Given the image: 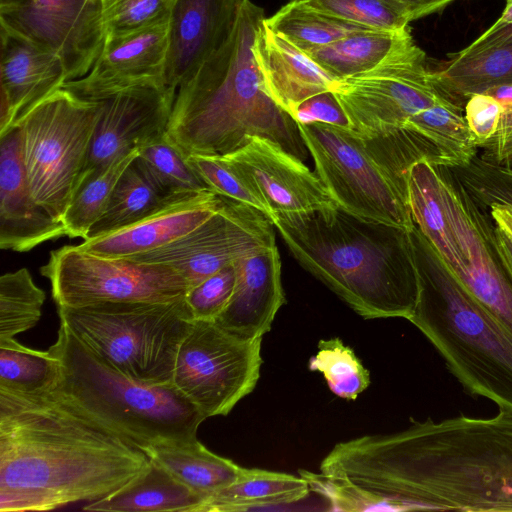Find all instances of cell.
Masks as SVG:
<instances>
[{"label":"cell","instance_id":"obj_1","mask_svg":"<svg viewBox=\"0 0 512 512\" xmlns=\"http://www.w3.org/2000/svg\"><path fill=\"white\" fill-rule=\"evenodd\" d=\"M412 422L336 444L311 489L341 511L512 512V413Z\"/></svg>","mask_w":512,"mask_h":512},{"label":"cell","instance_id":"obj_2","mask_svg":"<svg viewBox=\"0 0 512 512\" xmlns=\"http://www.w3.org/2000/svg\"><path fill=\"white\" fill-rule=\"evenodd\" d=\"M149 457L52 392L0 389V512L48 511L117 492Z\"/></svg>","mask_w":512,"mask_h":512},{"label":"cell","instance_id":"obj_3","mask_svg":"<svg viewBox=\"0 0 512 512\" xmlns=\"http://www.w3.org/2000/svg\"><path fill=\"white\" fill-rule=\"evenodd\" d=\"M265 18L263 8L242 0L223 44L177 87L165 135L185 157L226 155L259 136L306 159L298 124L267 92L253 55Z\"/></svg>","mask_w":512,"mask_h":512},{"label":"cell","instance_id":"obj_4","mask_svg":"<svg viewBox=\"0 0 512 512\" xmlns=\"http://www.w3.org/2000/svg\"><path fill=\"white\" fill-rule=\"evenodd\" d=\"M271 221L297 262L361 317L412 315L420 291L412 230L339 207Z\"/></svg>","mask_w":512,"mask_h":512},{"label":"cell","instance_id":"obj_5","mask_svg":"<svg viewBox=\"0 0 512 512\" xmlns=\"http://www.w3.org/2000/svg\"><path fill=\"white\" fill-rule=\"evenodd\" d=\"M420 291L409 317L467 392L512 413V330L447 268L415 226Z\"/></svg>","mask_w":512,"mask_h":512},{"label":"cell","instance_id":"obj_6","mask_svg":"<svg viewBox=\"0 0 512 512\" xmlns=\"http://www.w3.org/2000/svg\"><path fill=\"white\" fill-rule=\"evenodd\" d=\"M59 374L50 390L65 404L143 452L150 446L196 440L205 416L172 384L131 379L60 322L48 349Z\"/></svg>","mask_w":512,"mask_h":512},{"label":"cell","instance_id":"obj_7","mask_svg":"<svg viewBox=\"0 0 512 512\" xmlns=\"http://www.w3.org/2000/svg\"><path fill=\"white\" fill-rule=\"evenodd\" d=\"M60 322L131 379L172 384L179 347L194 322L185 298L57 307Z\"/></svg>","mask_w":512,"mask_h":512},{"label":"cell","instance_id":"obj_8","mask_svg":"<svg viewBox=\"0 0 512 512\" xmlns=\"http://www.w3.org/2000/svg\"><path fill=\"white\" fill-rule=\"evenodd\" d=\"M298 128L315 173L340 209L365 220L415 227L407 178L392 167L375 137L321 123Z\"/></svg>","mask_w":512,"mask_h":512},{"label":"cell","instance_id":"obj_9","mask_svg":"<svg viewBox=\"0 0 512 512\" xmlns=\"http://www.w3.org/2000/svg\"><path fill=\"white\" fill-rule=\"evenodd\" d=\"M100 113V101L62 88L18 124L19 149L35 200L62 221L84 168Z\"/></svg>","mask_w":512,"mask_h":512},{"label":"cell","instance_id":"obj_10","mask_svg":"<svg viewBox=\"0 0 512 512\" xmlns=\"http://www.w3.org/2000/svg\"><path fill=\"white\" fill-rule=\"evenodd\" d=\"M57 307L106 302H171L185 298L189 284L173 268L128 258H108L67 245L51 251L40 268Z\"/></svg>","mask_w":512,"mask_h":512},{"label":"cell","instance_id":"obj_11","mask_svg":"<svg viewBox=\"0 0 512 512\" xmlns=\"http://www.w3.org/2000/svg\"><path fill=\"white\" fill-rule=\"evenodd\" d=\"M262 337L247 339L215 320H194L176 357L172 385L205 418L226 416L260 377Z\"/></svg>","mask_w":512,"mask_h":512},{"label":"cell","instance_id":"obj_12","mask_svg":"<svg viewBox=\"0 0 512 512\" xmlns=\"http://www.w3.org/2000/svg\"><path fill=\"white\" fill-rule=\"evenodd\" d=\"M438 169L449 228L433 249L466 289L512 330V279L492 243L493 221L447 168Z\"/></svg>","mask_w":512,"mask_h":512},{"label":"cell","instance_id":"obj_13","mask_svg":"<svg viewBox=\"0 0 512 512\" xmlns=\"http://www.w3.org/2000/svg\"><path fill=\"white\" fill-rule=\"evenodd\" d=\"M425 60L413 42L375 68L338 80L332 91L353 129L363 135L399 130L414 115L451 97L432 80Z\"/></svg>","mask_w":512,"mask_h":512},{"label":"cell","instance_id":"obj_14","mask_svg":"<svg viewBox=\"0 0 512 512\" xmlns=\"http://www.w3.org/2000/svg\"><path fill=\"white\" fill-rule=\"evenodd\" d=\"M221 197L220 208L195 229L128 259L169 266L190 289L225 266L276 245L274 225L264 213Z\"/></svg>","mask_w":512,"mask_h":512},{"label":"cell","instance_id":"obj_15","mask_svg":"<svg viewBox=\"0 0 512 512\" xmlns=\"http://www.w3.org/2000/svg\"><path fill=\"white\" fill-rule=\"evenodd\" d=\"M0 24L55 52L67 82L90 71L106 37L100 2L90 0H0Z\"/></svg>","mask_w":512,"mask_h":512},{"label":"cell","instance_id":"obj_16","mask_svg":"<svg viewBox=\"0 0 512 512\" xmlns=\"http://www.w3.org/2000/svg\"><path fill=\"white\" fill-rule=\"evenodd\" d=\"M170 19L127 33L106 35L90 71L66 82L63 88L96 102L128 89L167 87Z\"/></svg>","mask_w":512,"mask_h":512},{"label":"cell","instance_id":"obj_17","mask_svg":"<svg viewBox=\"0 0 512 512\" xmlns=\"http://www.w3.org/2000/svg\"><path fill=\"white\" fill-rule=\"evenodd\" d=\"M224 156L249 180L273 216L338 208L316 173L267 138L249 136L244 146Z\"/></svg>","mask_w":512,"mask_h":512},{"label":"cell","instance_id":"obj_18","mask_svg":"<svg viewBox=\"0 0 512 512\" xmlns=\"http://www.w3.org/2000/svg\"><path fill=\"white\" fill-rule=\"evenodd\" d=\"M175 94L176 89L169 86L138 87L100 101L99 118L77 183L98 167L163 135Z\"/></svg>","mask_w":512,"mask_h":512},{"label":"cell","instance_id":"obj_19","mask_svg":"<svg viewBox=\"0 0 512 512\" xmlns=\"http://www.w3.org/2000/svg\"><path fill=\"white\" fill-rule=\"evenodd\" d=\"M0 39L1 135L62 89L67 76L61 58L43 45L4 26Z\"/></svg>","mask_w":512,"mask_h":512},{"label":"cell","instance_id":"obj_20","mask_svg":"<svg viewBox=\"0 0 512 512\" xmlns=\"http://www.w3.org/2000/svg\"><path fill=\"white\" fill-rule=\"evenodd\" d=\"M66 236L62 221L34 198L20 156L19 132L0 135V247L27 252Z\"/></svg>","mask_w":512,"mask_h":512},{"label":"cell","instance_id":"obj_21","mask_svg":"<svg viewBox=\"0 0 512 512\" xmlns=\"http://www.w3.org/2000/svg\"><path fill=\"white\" fill-rule=\"evenodd\" d=\"M242 0H178L170 19L166 81L177 87L225 41Z\"/></svg>","mask_w":512,"mask_h":512},{"label":"cell","instance_id":"obj_22","mask_svg":"<svg viewBox=\"0 0 512 512\" xmlns=\"http://www.w3.org/2000/svg\"><path fill=\"white\" fill-rule=\"evenodd\" d=\"M234 264L236 283L233 295L214 320L240 337H263L285 303L277 245L243 257Z\"/></svg>","mask_w":512,"mask_h":512},{"label":"cell","instance_id":"obj_23","mask_svg":"<svg viewBox=\"0 0 512 512\" xmlns=\"http://www.w3.org/2000/svg\"><path fill=\"white\" fill-rule=\"evenodd\" d=\"M252 51L267 92L291 116L303 101L332 91L338 81L273 32L264 20L256 31Z\"/></svg>","mask_w":512,"mask_h":512},{"label":"cell","instance_id":"obj_24","mask_svg":"<svg viewBox=\"0 0 512 512\" xmlns=\"http://www.w3.org/2000/svg\"><path fill=\"white\" fill-rule=\"evenodd\" d=\"M222 197L210 191L162 209L130 226L93 239L79 247L108 258H128L161 247L187 234L210 218Z\"/></svg>","mask_w":512,"mask_h":512},{"label":"cell","instance_id":"obj_25","mask_svg":"<svg viewBox=\"0 0 512 512\" xmlns=\"http://www.w3.org/2000/svg\"><path fill=\"white\" fill-rule=\"evenodd\" d=\"M207 496L179 480L150 460L134 481L104 498L88 502L89 512H202Z\"/></svg>","mask_w":512,"mask_h":512},{"label":"cell","instance_id":"obj_26","mask_svg":"<svg viewBox=\"0 0 512 512\" xmlns=\"http://www.w3.org/2000/svg\"><path fill=\"white\" fill-rule=\"evenodd\" d=\"M198 195L184 196L168 192L153 180L136 157L120 176L104 211L90 228L85 240L118 231Z\"/></svg>","mask_w":512,"mask_h":512},{"label":"cell","instance_id":"obj_27","mask_svg":"<svg viewBox=\"0 0 512 512\" xmlns=\"http://www.w3.org/2000/svg\"><path fill=\"white\" fill-rule=\"evenodd\" d=\"M310 492L302 476L241 467L231 484L207 496L202 512H232L298 502Z\"/></svg>","mask_w":512,"mask_h":512},{"label":"cell","instance_id":"obj_28","mask_svg":"<svg viewBox=\"0 0 512 512\" xmlns=\"http://www.w3.org/2000/svg\"><path fill=\"white\" fill-rule=\"evenodd\" d=\"M413 42L409 26L401 30H365L304 53L341 80L375 68Z\"/></svg>","mask_w":512,"mask_h":512},{"label":"cell","instance_id":"obj_29","mask_svg":"<svg viewBox=\"0 0 512 512\" xmlns=\"http://www.w3.org/2000/svg\"><path fill=\"white\" fill-rule=\"evenodd\" d=\"M144 453L177 480L206 496L231 484L241 470L235 462L208 450L198 439L153 445Z\"/></svg>","mask_w":512,"mask_h":512},{"label":"cell","instance_id":"obj_30","mask_svg":"<svg viewBox=\"0 0 512 512\" xmlns=\"http://www.w3.org/2000/svg\"><path fill=\"white\" fill-rule=\"evenodd\" d=\"M429 73L441 89L465 105L473 94L498 85L512 84V42L468 55L456 53Z\"/></svg>","mask_w":512,"mask_h":512},{"label":"cell","instance_id":"obj_31","mask_svg":"<svg viewBox=\"0 0 512 512\" xmlns=\"http://www.w3.org/2000/svg\"><path fill=\"white\" fill-rule=\"evenodd\" d=\"M264 22L303 52L356 32L374 30L313 10L298 0H291Z\"/></svg>","mask_w":512,"mask_h":512},{"label":"cell","instance_id":"obj_32","mask_svg":"<svg viewBox=\"0 0 512 512\" xmlns=\"http://www.w3.org/2000/svg\"><path fill=\"white\" fill-rule=\"evenodd\" d=\"M137 155L138 149L121 155L93 170L77 183L62 219L67 237L87 238L90 228L104 211L120 176Z\"/></svg>","mask_w":512,"mask_h":512},{"label":"cell","instance_id":"obj_33","mask_svg":"<svg viewBox=\"0 0 512 512\" xmlns=\"http://www.w3.org/2000/svg\"><path fill=\"white\" fill-rule=\"evenodd\" d=\"M58 374V361L48 350L28 348L15 338L0 340V389L44 393L54 387Z\"/></svg>","mask_w":512,"mask_h":512},{"label":"cell","instance_id":"obj_34","mask_svg":"<svg viewBox=\"0 0 512 512\" xmlns=\"http://www.w3.org/2000/svg\"><path fill=\"white\" fill-rule=\"evenodd\" d=\"M137 159L153 180L170 193L194 196L212 191L165 133L141 145Z\"/></svg>","mask_w":512,"mask_h":512},{"label":"cell","instance_id":"obj_35","mask_svg":"<svg viewBox=\"0 0 512 512\" xmlns=\"http://www.w3.org/2000/svg\"><path fill=\"white\" fill-rule=\"evenodd\" d=\"M46 295L29 270L20 268L0 277V340L15 338L40 320Z\"/></svg>","mask_w":512,"mask_h":512},{"label":"cell","instance_id":"obj_36","mask_svg":"<svg viewBox=\"0 0 512 512\" xmlns=\"http://www.w3.org/2000/svg\"><path fill=\"white\" fill-rule=\"evenodd\" d=\"M308 367L321 372L332 393L346 400L356 399L370 384L369 371L339 338L319 341Z\"/></svg>","mask_w":512,"mask_h":512},{"label":"cell","instance_id":"obj_37","mask_svg":"<svg viewBox=\"0 0 512 512\" xmlns=\"http://www.w3.org/2000/svg\"><path fill=\"white\" fill-rule=\"evenodd\" d=\"M304 6L374 30H401L410 17L395 0H298Z\"/></svg>","mask_w":512,"mask_h":512},{"label":"cell","instance_id":"obj_38","mask_svg":"<svg viewBox=\"0 0 512 512\" xmlns=\"http://www.w3.org/2000/svg\"><path fill=\"white\" fill-rule=\"evenodd\" d=\"M188 161L217 195L251 206L270 220L273 212L249 180L224 155H191Z\"/></svg>","mask_w":512,"mask_h":512},{"label":"cell","instance_id":"obj_39","mask_svg":"<svg viewBox=\"0 0 512 512\" xmlns=\"http://www.w3.org/2000/svg\"><path fill=\"white\" fill-rule=\"evenodd\" d=\"M178 0H100L106 35L152 26L171 18Z\"/></svg>","mask_w":512,"mask_h":512},{"label":"cell","instance_id":"obj_40","mask_svg":"<svg viewBox=\"0 0 512 512\" xmlns=\"http://www.w3.org/2000/svg\"><path fill=\"white\" fill-rule=\"evenodd\" d=\"M236 268L230 264L190 288L185 296L195 320H214L228 305L235 288Z\"/></svg>","mask_w":512,"mask_h":512},{"label":"cell","instance_id":"obj_41","mask_svg":"<svg viewBox=\"0 0 512 512\" xmlns=\"http://www.w3.org/2000/svg\"><path fill=\"white\" fill-rule=\"evenodd\" d=\"M292 117L301 125L321 123L353 129L349 117L333 91L322 92L306 99L298 105Z\"/></svg>","mask_w":512,"mask_h":512},{"label":"cell","instance_id":"obj_42","mask_svg":"<svg viewBox=\"0 0 512 512\" xmlns=\"http://www.w3.org/2000/svg\"><path fill=\"white\" fill-rule=\"evenodd\" d=\"M503 112L502 106L486 93L471 95L464 105V116L478 148L496 132Z\"/></svg>","mask_w":512,"mask_h":512},{"label":"cell","instance_id":"obj_43","mask_svg":"<svg viewBox=\"0 0 512 512\" xmlns=\"http://www.w3.org/2000/svg\"><path fill=\"white\" fill-rule=\"evenodd\" d=\"M479 148L482 160L512 168V109L502 112L496 132Z\"/></svg>","mask_w":512,"mask_h":512},{"label":"cell","instance_id":"obj_44","mask_svg":"<svg viewBox=\"0 0 512 512\" xmlns=\"http://www.w3.org/2000/svg\"><path fill=\"white\" fill-rule=\"evenodd\" d=\"M512 42V24L500 28H489L470 45L457 52L459 55L472 54L490 47Z\"/></svg>","mask_w":512,"mask_h":512},{"label":"cell","instance_id":"obj_45","mask_svg":"<svg viewBox=\"0 0 512 512\" xmlns=\"http://www.w3.org/2000/svg\"><path fill=\"white\" fill-rule=\"evenodd\" d=\"M401 4L408 13L410 20L426 17L440 12L454 0H395Z\"/></svg>","mask_w":512,"mask_h":512},{"label":"cell","instance_id":"obj_46","mask_svg":"<svg viewBox=\"0 0 512 512\" xmlns=\"http://www.w3.org/2000/svg\"><path fill=\"white\" fill-rule=\"evenodd\" d=\"M488 211L495 227L512 242V206L506 204H491Z\"/></svg>","mask_w":512,"mask_h":512},{"label":"cell","instance_id":"obj_47","mask_svg":"<svg viewBox=\"0 0 512 512\" xmlns=\"http://www.w3.org/2000/svg\"><path fill=\"white\" fill-rule=\"evenodd\" d=\"M492 243L505 271L512 279V242L493 223Z\"/></svg>","mask_w":512,"mask_h":512},{"label":"cell","instance_id":"obj_48","mask_svg":"<svg viewBox=\"0 0 512 512\" xmlns=\"http://www.w3.org/2000/svg\"><path fill=\"white\" fill-rule=\"evenodd\" d=\"M482 93H486L496 99L502 106L503 111L512 109V84L498 85Z\"/></svg>","mask_w":512,"mask_h":512},{"label":"cell","instance_id":"obj_49","mask_svg":"<svg viewBox=\"0 0 512 512\" xmlns=\"http://www.w3.org/2000/svg\"><path fill=\"white\" fill-rule=\"evenodd\" d=\"M506 2V7L502 14L491 28H500L512 24V0H506Z\"/></svg>","mask_w":512,"mask_h":512},{"label":"cell","instance_id":"obj_50","mask_svg":"<svg viewBox=\"0 0 512 512\" xmlns=\"http://www.w3.org/2000/svg\"><path fill=\"white\" fill-rule=\"evenodd\" d=\"M90 1H92V2H100V0H90Z\"/></svg>","mask_w":512,"mask_h":512}]
</instances>
